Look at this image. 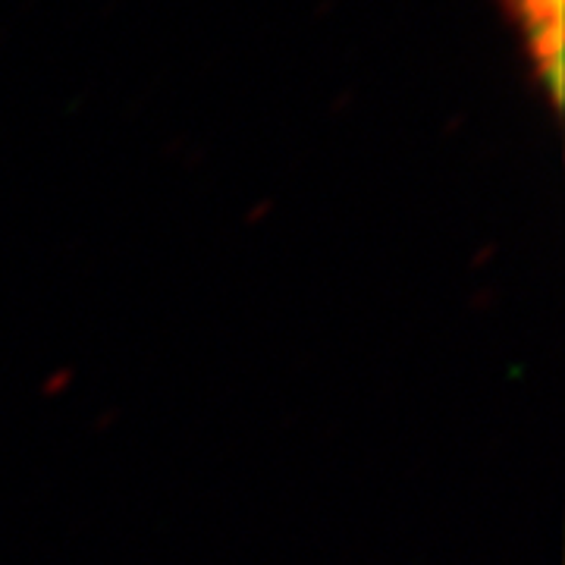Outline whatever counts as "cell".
Listing matches in <instances>:
<instances>
[{
    "label": "cell",
    "instance_id": "1",
    "mask_svg": "<svg viewBox=\"0 0 565 565\" xmlns=\"http://www.w3.org/2000/svg\"><path fill=\"white\" fill-rule=\"evenodd\" d=\"M515 20L525 29L534 70L556 102L563 95V0H515Z\"/></svg>",
    "mask_w": 565,
    "mask_h": 565
}]
</instances>
